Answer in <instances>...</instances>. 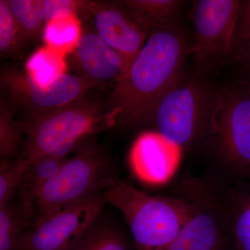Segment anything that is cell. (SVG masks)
<instances>
[{"label":"cell","mask_w":250,"mask_h":250,"mask_svg":"<svg viewBox=\"0 0 250 250\" xmlns=\"http://www.w3.org/2000/svg\"><path fill=\"white\" fill-rule=\"evenodd\" d=\"M176 194L187 200L190 213L168 250H229L233 238L228 188L214 179L187 176Z\"/></svg>","instance_id":"obj_5"},{"label":"cell","mask_w":250,"mask_h":250,"mask_svg":"<svg viewBox=\"0 0 250 250\" xmlns=\"http://www.w3.org/2000/svg\"><path fill=\"white\" fill-rule=\"evenodd\" d=\"M228 213L236 250H250V179L228 188Z\"/></svg>","instance_id":"obj_14"},{"label":"cell","mask_w":250,"mask_h":250,"mask_svg":"<svg viewBox=\"0 0 250 250\" xmlns=\"http://www.w3.org/2000/svg\"><path fill=\"white\" fill-rule=\"evenodd\" d=\"M106 204L103 195L37 215L16 250H66L99 218Z\"/></svg>","instance_id":"obj_9"},{"label":"cell","mask_w":250,"mask_h":250,"mask_svg":"<svg viewBox=\"0 0 250 250\" xmlns=\"http://www.w3.org/2000/svg\"><path fill=\"white\" fill-rule=\"evenodd\" d=\"M82 31L79 16H62L46 23L42 40L47 47L66 56L73 52Z\"/></svg>","instance_id":"obj_18"},{"label":"cell","mask_w":250,"mask_h":250,"mask_svg":"<svg viewBox=\"0 0 250 250\" xmlns=\"http://www.w3.org/2000/svg\"><path fill=\"white\" fill-rule=\"evenodd\" d=\"M29 161L20 156L14 160L2 158L0 164V207L11 201L18 192Z\"/></svg>","instance_id":"obj_22"},{"label":"cell","mask_w":250,"mask_h":250,"mask_svg":"<svg viewBox=\"0 0 250 250\" xmlns=\"http://www.w3.org/2000/svg\"><path fill=\"white\" fill-rule=\"evenodd\" d=\"M82 16L93 30L131 63L147 40L149 29L121 1H86Z\"/></svg>","instance_id":"obj_11"},{"label":"cell","mask_w":250,"mask_h":250,"mask_svg":"<svg viewBox=\"0 0 250 250\" xmlns=\"http://www.w3.org/2000/svg\"><path fill=\"white\" fill-rule=\"evenodd\" d=\"M188 50L185 36L173 24L149 30L110 95L108 105L118 113L116 125L147 123L161 98L183 75Z\"/></svg>","instance_id":"obj_1"},{"label":"cell","mask_w":250,"mask_h":250,"mask_svg":"<svg viewBox=\"0 0 250 250\" xmlns=\"http://www.w3.org/2000/svg\"><path fill=\"white\" fill-rule=\"evenodd\" d=\"M241 1L200 0L192 13L194 42L188 54L197 63L209 67L232 52Z\"/></svg>","instance_id":"obj_10"},{"label":"cell","mask_w":250,"mask_h":250,"mask_svg":"<svg viewBox=\"0 0 250 250\" xmlns=\"http://www.w3.org/2000/svg\"><path fill=\"white\" fill-rule=\"evenodd\" d=\"M103 227L98 218L66 250H98Z\"/></svg>","instance_id":"obj_27"},{"label":"cell","mask_w":250,"mask_h":250,"mask_svg":"<svg viewBox=\"0 0 250 250\" xmlns=\"http://www.w3.org/2000/svg\"><path fill=\"white\" fill-rule=\"evenodd\" d=\"M65 57L44 45L31 54L24 65V72L35 84L47 88L66 74Z\"/></svg>","instance_id":"obj_16"},{"label":"cell","mask_w":250,"mask_h":250,"mask_svg":"<svg viewBox=\"0 0 250 250\" xmlns=\"http://www.w3.org/2000/svg\"><path fill=\"white\" fill-rule=\"evenodd\" d=\"M210 140L231 177L250 179V82L240 80L218 89Z\"/></svg>","instance_id":"obj_7"},{"label":"cell","mask_w":250,"mask_h":250,"mask_svg":"<svg viewBox=\"0 0 250 250\" xmlns=\"http://www.w3.org/2000/svg\"><path fill=\"white\" fill-rule=\"evenodd\" d=\"M123 213L136 250H168L190 213L185 199L151 195L121 181L104 193Z\"/></svg>","instance_id":"obj_3"},{"label":"cell","mask_w":250,"mask_h":250,"mask_svg":"<svg viewBox=\"0 0 250 250\" xmlns=\"http://www.w3.org/2000/svg\"><path fill=\"white\" fill-rule=\"evenodd\" d=\"M34 212L20 202L0 207V250H16Z\"/></svg>","instance_id":"obj_19"},{"label":"cell","mask_w":250,"mask_h":250,"mask_svg":"<svg viewBox=\"0 0 250 250\" xmlns=\"http://www.w3.org/2000/svg\"><path fill=\"white\" fill-rule=\"evenodd\" d=\"M98 250H134L120 229L103 224Z\"/></svg>","instance_id":"obj_25"},{"label":"cell","mask_w":250,"mask_h":250,"mask_svg":"<svg viewBox=\"0 0 250 250\" xmlns=\"http://www.w3.org/2000/svg\"><path fill=\"white\" fill-rule=\"evenodd\" d=\"M218 90L198 77L183 75L156 105L148 123L182 148L210 139Z\"/></svg>","instance_id":"obj_4"},{"label":"cell","mask_w":250,"mask_h":250,"mask_svg":"<svg viewBox=\"0 0 250 250\" xmlns=\"http://www.w3.org/2000/svg\"><path fill=\"white\" fill-rule=\"evenodd\" d=\"M67 157L42 156L30 161L18 189L20 202L34 212L36 195L60 170Z\"/></svg>","instance_id":"obj_15"},{"label":"cell","mask_w":250,"mask_h":250,"mask_svg":"<svg viewBox=\"0 0 250 250\" xmlns=\"http://www.w3.org/2000/svg\"><path fill=\"white\" fill-rule=\"evenodd\" d=\"M19 29L23 43L42 35L45 22L42 0H6Z\"/></svg>","instance_id":"obj_20"},{"label":"cell","mask_w":250,"mask_h":250,"mask_svg":"<svg viewBox=\"0 0 250 250\" xmlns=\"http://www.w3.org/2000/svg\"><path fill=\"white\" fill-rule=\"evenodd\" d=\"M118 113L103 104L80 99L21 122L24 139L21 156L30 161L42 156L67 157L85 140L116 125Z\"/></svg>","instance_id":"obj_2"},{"label":"cell","mask_w":250,"mask_h":250,"mask_svg":"<svg viewBox=\"0 0 250 250\" xmlns=\"http://www.w3.org/2000/svg\"><path fill=\"white\" fill-rule=\"evenodd\" d=\"M250 39V0L241 1L237 20L233 49L241 48Z\"/></svg>","instance_id":"obj_26"},{"label":"cell","mask_w":250,"mask_h":250,"mask_svg":"<svg viewBox=\"0 0 250 250\" xmlns=\"http://www.w3.org/2000/svg\"><path fill=\"white\" fill-rule=\"evenodd\" d=\"M236 53V62L243 81L250 82V39Z\"/></svg>","instance_id":"obj_28"},{"label":"cell","mask_w":250,"mask_h":250,"mask_svg":"<svg viewBox=\"0 0 250 250\" xmlns=\"http://www.w3.org/2000/svg\"><path fill=\"white\" fill-rule=\"evenodd\" d=\"M72 54L78 76L94 88L116 85L131 65L93 29H83Z\"/></svg>","instance_id":"obj_13"},{"label":"cell","mask_w":250,"mask_h":250,"mask_svg":"<svg viewBox=\"0 0 250 250\" xmlns=\"http://www.w3.org/2000/svg\"><path fill=\"white\" fill-rule=\"evenodd\" d=\"M183 148L156 131L142 133L129 152L133 173L150 185H163L174 177L182 161Z\"/></svg>","instance_id":"obj_12"},{"label":"cell","mask_w":250,"mask_h":250,"mask_svg":"<svg viewBox=\"0 0 250 250\" xmlns=\"http://www.w3.org/2000/svg\"><path fill=\"white\" fill-rule=\"evenodd\" d=\"M86 1L42 0V14L45 24L55 18L82 14Z\"/></svg>","instance_id":"obj_24"},{"label":"cell","mask_w":250,"mask_h":250,"mask_svg":"<svg viewBox=\"0 0 250 250\" xmlns=\"http://www.w3.org/2000/svg\"><path fill=\"white\" fill-rule=\"evenodd\" d=\"M23 43L19 29L6 0H0V52L3 57L16 53Z\"/></svg>","instance_id":"obj_23"},{"label":"cell","mask_w":250,"mask_h":250,"mask_svg":"<svg viewBox=\"0 0 250 250\" xmlns=\"http://www.w3.org/2000/svg\"><path fill=\"white\" fill-rule=\"evenodd\" d=\"M150 30L172 25L182 1L178 0H125L121 1Z\"/></svg>","instance_id":"obj_17"},{"label":"cell","mask_w":250,"mask_h":250,"mask_svg":"<svg viewBox=\"0 0 250 250\" xmlns=\"http://www.w3.org/2000/svg\"><path fill=\"white\" fill-rule=\"evenodd\" d=\"M24 131L21 121L15 120L14 113L1 100L0 107V154L3 158L20 157L24 146Z\"/></svg>","instance_id":"obj_21"},{"label":"cell","mask_w":250,"mask_h":250,"mask_svg":"<svg viewBox=\"0 0 250 250\" xmlns=\"http://www.w3.org/2000/svg\"><path fill=\"white\" fill-rule=\"evenodd\" d=\"M121 182L103 148L89 138L67 158L34 202L37 215L104 195Z\"/></svg>","instance_id":"obj_6"},{"label":"cell","mask_w":250,"mask_h":250,"mask_svg":"<svg viewBox=\"0 0 250 250\" xmlns=\"http://www.w3.org/2000/svg\"><path fill=\"white\" fill-rule=\"evenodd\" d=\"M94 87L78 75L65 74L53 84L42 88L16 67L1 71V100L13 111L24 115V122L85 98Z\"/></svg>","instance_id":"obj_8"}]
</instances>
